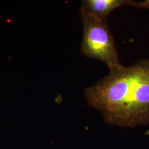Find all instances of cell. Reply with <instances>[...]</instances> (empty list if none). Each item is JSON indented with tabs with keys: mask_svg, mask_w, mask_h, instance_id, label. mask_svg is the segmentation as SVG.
<instances>
[{
	"mask_svg": "<svg viewBox=\"0 0 149 149\" xmlns=\"http://www.w3.org/2000/svg\"><path fill=\"white\" fill-rule=\"evenodd\" d=\"M81 17L83 27L82 53L91 59L103 62L109 71L122 67L108 21L85 15Z\"/></svg>",
	"mask_w": 149,
	"mask_h": 149,
	"instance_id": "cell-2",
	"label": "cell"
},
{
	"mask_svg": "<svg viewBox=\"0 0 149 149\" xmlns=\"http://www.w3.org/2000/svg\"><path fill=\"white\" fill-rule=\"evenodd\" d=\"M84 94L107 123L130 128L149 124V58L109 71Z\"/></svg>",
	"mask_w": 149,
	"mask_h": 149,
	"instance_id": "cell-1",
	"label": "cell"
},
{
	"mask_svg": "<svg viewBox=\"0 0 149 149\" xmlns=\"http://www.w3.org/2000/svg\"><path fill=\"white\" fill-rule=\"evenodd\" d=\"M138 1L130 0H84L80 8L81 15L94 16L103 21L108 18L112 12L123 6L138 7Z\"/></svg>",
	"mask_w": 149,
	"mask_h": 149,
	"instance_id": "cell-3",
	"label": "cell"
}]
</instances>
